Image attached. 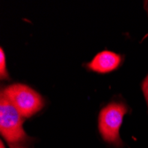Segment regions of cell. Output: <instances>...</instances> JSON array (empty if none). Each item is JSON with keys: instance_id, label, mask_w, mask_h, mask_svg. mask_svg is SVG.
<instances>
[{"instance_id": "obj_3", "label": "cell", "mask_w": 148, "mask_h": 148, "mask_svg": "<svg viewBox=\"0 0 148 148\" xmlns=\"http://www.w3.org/2000/svg\"><path fill=\"white\" fill-rule=\"evenodd\" d=\"M127 111V106L117 101L109 103L101 109L98 119V127L106 142L115 145H123L120 138V130Z\"/></svg>"}, {"instance_id": "obj_6", "label": "cell", "mask_w": 148, "mask_h": 148, "mask_svg": "<svg viewBox=\"0 0 148 148\" xmlns=\"http://www.w3.org/2000/svg\"><path fill=\"white\" fill-rule=\"evenodd\" d=\"M141 90L144 94V98L147 106V109H148V74L143 80V82L141 84Z\"/></svg>"}, {"instance_id": "obj_7", "label": "cell", "mask_w": 148, "mask_h": 148, "mask_svg": "<svg viewBox=\"0 0 148 148\" xmlns=\"http://www.w3.org/2000/svg\"><path fill=\"white\" fill-rule=\"evenodd\" d=\"M0 148H5V145L3 144L2 141H1V143H0Z\"/></svg>"}, {"instance_id": "obj_4", "label": "cell", "mask_w": 148, "mask_h": 148, "mask_svg": "<svg viewBox=\"0 0 148 148\" xmlns=\"http://www.w3.org/2000/svg\"><path fill=\"white\" fill-rule=\"evenodd\" d=\"M121 62L122 57L118 53L111 51H102L95 55L91 61L87 64V66L95 73L108 74L117 69Z\"/></svg>"}, {"instance_id": "obj_2", "label": "cell", "mask_w": 148, "mask_h": 148, "mask_svg": "<svg viewBox=\"0 0 148 148\" xmlns=\"http://www.w3.org/2000/svg\"><path fill=\"white\" fill-rule=\"evenodd\" d=\"M1 93L24 118H29L37 114L45 106L43 97L26 84H11L6 86Z\"/></svg>"}, {"instance_id": "obj_1", "label": "cell", "mask_w": 148, "mask_h": 148, "mask_svg": "<svg viewBox=\"0 0 148 148\" xmlns=\"http://www.w3.org/2000/svg\"><path fill=\"white\" fill-rule=\"evenodd\" d=\"M24 117L1 93L0 132L11 148H26L29 137L23 129Z\"/></svg>"}, {"instance_id": "obj_5", "label": "cell", "mask_w": 148, "mask_h": 148, "mask_svg": "<svg viewBox=\"0 0 148 148\" xmlns=\"http://www.w3.org/2000/svg\"><path fill=\"white\" fill-rule=\"evenodd\" d=\"M0 78L2 80L10 79L6 66V57L3 48L0 49Z\"/></svg>"}]
</instances>
